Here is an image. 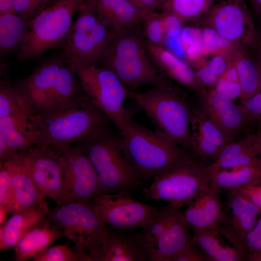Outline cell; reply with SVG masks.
Instances as JSON below:
<instances>
[{"label": "cell", "instance_id": "cell-1", "mask_svg": "<svg viewBox=\"0 0 261 261\" xmlns=\"http://www.w3.org/2000/svg\"><path fill=\"white\" fill-rule=\"evenodd\" d=\"M31 121L40 133L38 144L58 149L106 132L111 121L85 93L50 114L36 115Z\"/></svg>", "mask_w": 261, "mask_h": 261}, {"label": "cell", "instance_id": "cell-2", "mask_svg": "<svg viewBox=\"0 0 261 261\" xmlns=\"http://www.w3.org/2000/svg\"><path fill=\"white\" fill-rule=\"evenodd\" d=\"M128 98L144 111L158 134L188 152H193L192 110L169 83L143 92L129 90Z\"/></svg>", "mask_w": 261, "mask_h": 261}, {"label": "cell", "instance_id": "cell-3", "mask_svg": "<svg viewBox=\"0 0 261 261\" xmlns=\"http://www.w3.org/2000/svg\"><path fill=\"white\" fill-rule=\"evenodd\" d=\"M116 127L125 153L142 179L154 177L190 156L182 147L138 124L132 117Z\"/></svg>", "mask_w": 261, "mask_h": 261}, {"label": "cell", "instance_id": "cell-4", "mask_svg": "<svg viewBox=\"0 0 261 261\" xmlns=\"http://www.w3.org/2000/svg\"><path fill=\"white\" fill-rule=\"evenodd\" d=\"M133 29L116 32L100 62L102 67L112 71L130 91L168 84L153 65L145 41Z\"/></svg>", "mask_w": 261, "mask_h": 261}, {"label": "cell", "instance_id": "cell-5", "mask_svg": "<svg viewBox=\"0 0 261 261\" xmlns=\"http://www.w3.org/2000/svg\"><path fill=\"white\" fill-rule=\"evenodd\" d=\"M87 0H55L29 24L16 60L40 58L46 51L64 47L74 14Z\"/></svg>", "mask_w": 261, "mask_h": 261}, {"label": "cell", "instance_id": "cell-6", "mask_svg": "<svg viewBox=\"0 0 261 261\" xmlns=\"http://www.w3.org/2000/svg\"><path fill=\"white\" fill-rule=\"evenodd\" d=\"M77 145L97 173L101 193L129 191L141 182V178L125 153L120 138L107 131L80 142Z\"/></svg>", "mask_w": 261, "mask_h": 261}, {"label": "cell", "instance_id": "cell-7", "mask_svg": "<svg viewBox=\"0 0 261 261\" xmlns=\"http://www.w3.org/2000/svg\"><path fill=\"white\" fill-rule=\"evenodd\" d=\"M206 166L189 156L154 177L143 190L145 197L166 201L179 208L187 206L212 187Z\"/></svg>", "mask_w": 261, "mask_h": 261}, {"label": "cell", "instance_id": "cell-8", "mask_svg": "<svg viewBox=\"0 0 261 261\" xmlns=\"http://www.w3.org/2000/svg\"><path fill=\"white\" fill-rule=\"evenodd\" d=\"M116 34L95 12L83 4L61 56L71 66L98 65Z\"/></svg>", "mask_w": 261, "mask_h": 261}, {"label": "cell", "instance_id": "cell-9", "mask_svg": "<svg viewBox=\"0 0 261 261\" xmlns=\"http://www.w3.org/2000/svg\"><path fill=\"white\" fill-rule=\"evenodd\" d=\"M47 218L53 226L63 231L64 237L87 252L90 258L109 233L107 225L95 212L90 203L56 204Z\"/></svg>", "mask_w": 261, "mask_h": 261}, {"label": "cell", "instance_id": "cell-10", "mask_svg": "<svg viewBox=\"0 0 261 261\" xmlns=\"http://www.w3.org/2000/svg\"><path fill=\"white\" fill-rule=\"evenodd\" d=\"M71 67L91 102L116 126L132 117L124 106L129 90L112 71L98 65Z\"/></svg>", "mask_w": 261, "mask_h": 261}, {"label": "cell", "instance_id": "cell-11", "mask_svg": "<svg viewBox=\"0 0 261 261\" xmlns=\"http://www.w3.org/2000/svg\"><path fill=\"white\" fill-rule=\"evenodd\" d=\"M90 203L107 226L124 231L136 227L144 228L155 219L161 210V208L134 199L127 190L98 194Z\"/></svg>", "mask_w": 261, "mask_h": 261}, {"label": "cell", "instance_id": "cell-12", "mask_svg": "<svg viewBox=\"0 0 261 261\" xmlns=\"http://www.w3.org/2000/svg\"><path fill=\"white\" fill-rule=\"evenodd\" d=\"M57 150L61 156L63 176L56 204L90 203L101 192L97 173L89 160L78 145Z\"/></svg>", "mask_w": 261, "mask_h": 261}, {"label": "cell", "instance_id": "cell-13", "mask_svg": "<svg viewBox=\"0 0 261 261\" xmlns=\"http://www.w3.org/2000/svg\"><path fill=\"white\" fill-rule=\"evenodd\" d=\"M204 21L207 27L242 48L259 44L246 0H224L209 9Z\"/></svg>", "mask_w": 261, "mask_h": 261}, {"label": "cell", "instance_id": "cell-14", "mask_svg": "<svg viewBox=\"0 0 261 261\" xmlns=\"http://www.w3.org/2000/svg\"><path fill=\"white\" fill-rule=\"evenodd\" d=\"M25 152V161L37 188L57 203L63 176L60 152L56 149L39 144Z\"/></svg>", "mask_w": 261, "mask_h": 261}, {"label": "cell", "instance_id": "cell-15", "mask_svg": "<svg viewBox=\"0 0 261 261\" xmlns=\"http://www.w3.org/2000/svg\"><path fill=\"white\" fill-rule=\"evenodd\" d=\"M224 190L227 194L228 212H224L225 216L218 232L244 256L246 236L256 223L261 210L236 189Z\"/></svg>", "mask_w": 261, "mask_h": 261}, {"label": "cell", "instance_id": "cell-16", "mask_svg": "<svg viewBox=\"0 0 261 261\" xmlns=\"http://www.w3.org/2000/svg\"><path fill=\"white\" fill-rule=\"evenodd\" d=\"M201 111L232 141L234 134L245 125L249 116L243 107L214 89L202 95Z\"/></svg>", "mask_w": 261, "mask_h": 261}, {"label": "cell", "instance_id": "cell-17", "mask_svg": "<svg viewBox=\"0 0 261 261\" xmlns=\"http://www.w3.org/2000/svg\"><path fill=\"white\" fill-rule=\"evenodd\" d=\"M220 191L212 186L187 205L183 213L190 229L208 230L219 234L218 229L225 216Z\"/></svg>", "mask_w": 261, "mask_h": 261}, {"label": "cell", "instance_id": "cell-18", "mask_svg": "<svg viewBox=\"0 0 261 261\" xmlns=\"http://www.w3.org/2000/svg\"><path fill=\"white\" fill-rule=\"evenodd\" d=\"M3 162L6 164L10 173L14 201L13 213L36 207L46 201L47 197L39 191L31 178L24 153H19Z\"/></svg>", "mask_w": 261, "mask_h": 261}, {"label": "cell", "instance_id": "cell-19", "mask_svg": "<svg viewBox=\"0 0 261 261\" xmlns=\"http://www.w3.org/2000/svg\"><path fill=\"white\" fill-rule=\"evenodd\" d=\"M83 5L95 12L116 32L134 29L143 23L148 14L128 0H87Z\"/></svg>", "mask_w": 261, "mask_h": 261}, {"label": "cell", "instance_id": "cell-20", "mask_svg": "<svg viewBox=\"0 0 261 261\" xmlns=\"http://www.w3.org/2000/svg\"><path fill=\"white\" fill-rule=\"evenodd\" d=\"M190 228L180 208L173 206L169 221L148 256L150 261H171L172 258L193 241Z\"/></svg>", "mask_w": 261, "mask_h": 261}, {"label": "cell", "instance_id": "cell-21", "mask_svg": "<svg viewBox=\"0 0 261 261\" xmlns=\"http://www.w3.org/2000/svg\"><path fill=\"white\" fill-rule=\"evenodd\" d=\"M148 54L153 62L168 76L201 95L204 92V85L196 72L185 62L163 45L145 41Z\"/></svg>", "mask_w": 261, "mask_h": 261}, {"label": "cell", "instance_id": "cell-22", "mask_svg": "<svg viewBox=\"0 0 261 261\" xmlns=\"http://www.w3.org/2000/svg\"><path fill=\"white\" fill-rule=\"evenodd\" d=\"M116 230L109 229L106 239L91 257L92 261H149L135 234Z\"/></svg>", "mask_w": 261, "mask_h": 261}, {"label": "cell", "instance_id": "cell-23", "mask_svg": "<svg viewBox=\"0 0 261 261\" xmlns=\"http://www.w3.org/2000/svg\"><path fill=\"white\" fill-rule=\"evenodd\" d=\"M49 211V203L45 201L36 207L11 214L0 226V250L13 248L29 231L46 218Z\"/></svg>", "mask_w": 261, "mask_h": 261}, {"label": "cell", "instance_id": "cell-24", "mask_svg": "<svg viewBox=\"0 0 261 261\" xmlns=\"http://www.w3.org/2000/svg\"><path fill=\"white\" fill-rule=\"evenodd\" d=\"M64 236L62 231L53 226L47 217L29 231L13 247L15 261L33 259Z\"/></svg>", "mask_w": 261, "mask_h": 261}, {"label": "cell", "instance_id": "cell-25", "mask_svg": "<svg viewBox=\"0 0 261 261\" xmlns=\"http://www.w3.org/2000/svg\"><path fill=\"white\" fill-rule=\"evenodd\" d=\"M0 137L14 151L25 152L39 143L40 133L30 120L10 116L0 117Z\"/></svg>", "mask_w": 261, "mask_h": 261}, {"label": "cell", "instance_id": "cell-26", "mask_svg": "<svg viewBox=\"0 0 261 261\" xmlns=\"http://www.w3.org/2000/svg\"><path fill=\"white\" fill-rule=\"evenodd\" d=\"M193 238L207 258L208 261H242L245 258L232 246L222 243L218 233L204 229H195Z\"/></svg>", "mask_w": 261, "mask_h": 261}, {"label": "cell", "instance_id": "cell-27", "mask_svg": "<svg viewBox=\"0 0 261 261\" xmlns=\"http://www.w3.org/2000/svg\"><path fill=\"white\" fill-rule=\"evenodd\" d=\"M29 23L14 13L0 15V59L18 51L26 36Z\"/></svg>", "mask_w": 261, "mask_h": 261}, {"label": "cell", "instance_id": "cell-28", "mask_svg": "<svg viewBox=\"0 0 261 261\" xmlns=\"http://www.w3.org/2000/svg\"><path fill=\"white\" fill-rule=\"evenodd\" d=\"M33 108L24 95L10 82L0 83V117L17 116L31 121L36 116Z\"/></svg>", "mask_w": 261, "mask_h": 261}, {"label": "cell", "instance_id": "cell-29", "mask_svg": "<svg viewBox=\"0 0 261 261\" xmlns=\"http://www.w3.org/2000/svg\"><path fill=\"white\" fill-rule=\"evenodd\" d=\"M235 65L241 87L240 98L244 102L261 91V70L256 60L249 58L240 50L234 56Z\"/></svg>", "mask_w": 261, "mask_h": 261}, {"label": "cell", "instance_id": "cell-30", "mask_svg": "<svg viewBox=\"0 0 261 261\" xmlns=\"http://www.w3.org/2000/svg\"><path fill=\"white\" fill-rule=\"evenodd\" d=\"M85 93L74 70L65 62L57 76L51 98L61 108L72 102Z\"/></svg>", "mask_w": 261, "mask_h": 261}, {"label": "cell", "instance_id": "cell-31", "mask_svg": "<svg viewBox=\"0 0 261 261\" xmlns=\"http://www.w3.org/2000/svg\"><path fill=\"white\" fill-rule=\"evenodd\" d=\"M261 179L259 166H246L217 172L211 179V186L220 189H235Z\"/></svg>", "mask_w": 261, "mask_h": 261}, {"label": "cell", "instance_id": "cell-32", "mask_svg": "<svg viewBox=\"0 0 261 261\" xmlns=\"http://www.w3.org/2000/svg\"><path fill=\"white\" fill-rule=\"evenodd\" d=\"M65 62L61 56L46 60L40 63L30 75L17 84L42 89L51 98L57 76Z\"/></svg>", "mask_w": 261, "mask_h": 261}, {"label": "cell", "instance_id": "cell-33", "mask_svg": "<svg viewBox=\"0 0 261 261\" xmlns=\"http://www.w3.org/2000/svg\"><path fill=\"white\" fill-rule=\"evenodd\" d=\"M214 0H167L161 6L163 13L174 14L183 22L200 17L210 8Z\"/></svg>", "mask_w": 261, "mask_h": 261}, {"label": "cell", "instance_id": "cell-34", "mask_svg": "<svg viewBox=\"0 0 261 261\" xmlns=\"http://www.w3.org/2000/svg\"><path fill=\"white\" fill-rule=\"evenodd\" d=\"M190 127L191 131L199 133L221 150L228 144L232 142L225 133L201 111H191Z\"/></svg>", "mask_w": 261, "mask_h": 261}, {"label": "cell", "instance_id": "cell-35", "mask_svg": "<svg viewBox=\"0 0 261 261\" xmlns=\"http://www.w3.org/2000/svg\"><path fill=\"white\" fill-rule=\"evenodd\" d=\"M203 56L222 55L233 59L235 55L243 49L219 34L213 29L206 26L203 29Z\"/></svg>", "mask_w": 261, "mask_h": 261}, {"label": "cell", "instance_id": "cell-36", "mask_svg": "<svg viewBox=\"0 0 261 261\" xmlns=\"http://www.w3.org/2000/svg\"><path fill=\"white\" fill-rule=\"evenodd\" d=\"M184 47L186 58L191 62L196 63L198 70L204 65L201 59L203 44V29L193 27H184L180 36Z\"/></svg>", "mask_w": 261, "mask_h": 261}, {"label": "cell", "instance_id": "cell-37", "mask_svg": "<svg viewBox=\"0 0 261 261\" xmlns=\"http://www.w3.org/2000/svg\"><path fill=\"white\" fill-rule=\"evenodd\" d=\"M33 261H92L88 254L76 246H52L32 259Z\"/></svg>", "mask_w": 261, "mask_h": 261}, {"label": "cell", "instance_id": "cell-38", "mask_svg": "<svg viewBox=\"0 0 261 261\" xmlns=\"http://www.w3.org/2000/svg\"><path fill=\"white\" fill-rule=\"evenodd\" d=\"M15 87L26 98L37 115L50 114L60 108L47 92L42 89L17 84Z\"/></svg>", "mask_w": 261, "mask_h": 261}, {"label": "cell", "instance_id": "cell-39", "mask_svg": "<svg viewBox=\"0 0 261 261\" xmlns=\"http://www.w3.org/2000/svg\"><path fill=\"white\" fill-rule=\"evenodd\" d=\"M143 24L147 41L155 44L163 45L166 36L162 14L156 11L148 13Z\"/></svg>", "mask_w": 261, "mask_h": 261}, {"label": "cell", "instance_id": "cell-40", "mask_svg": "<svg viewBox=\"0 0 261 261\" xmlns=\"http://www.w3.org/2000/svg\"><path fill=\"white\" fill-rule=\"evenodd\" d=\"M243 254L245 260L261 261V216L246 236Z\"/></svg>", "mask_w": 261, "mask_h": 261}, {"label": "cell", "instance_id": "cell-41", "mask_svg": "<svg viewBox=\"0 0 261 261\" xmlns=\"http://www.w3.org/2000/svg\"><path fill=\"white\" fill-rule=\"evenodd\" d=\"M255 140L251 146L221 163L218 167V172L222 170H230L246 166H260L261 159L258 155Z\"/></svg>", "mask_w": 261, "mask_h": 261}, {"label": "cell", "instance_id": "cell-42", "mask_svg": "<svg viewBox=\"0 0 261 261\" xmlns=\"http://www.w3.org/2000/svg\"><path fill=\"white\" fill-rule=\"evenodd\" d=\"M0 205L5 206L12 214L14 201L10 183V173L4 162L0 163Z\"/></svg>", "mask_w": 261, "mask_h": 261}, {"label": "cell", "instance_id": "cell-43", "mask_svg": "<svg viewBox=\"0 0 261 261\" xmlns=\"http://www.w3.org/2000/svg\"><path fill=\"white\" fill-rule=\"evenodd\" d=\"M193 152L204 158L212 159L215 160L221 150L216 145L199 133L192 131Z\"/></svg>", "mask_w": 261, "mask_h": 261}, {"label": "cell", "instance_id": "cell-44", "mask_svg": "<svg viewBox=\"0 0 261 261\" xmlns=\"http://www.w3.org/2000/svg\"><path fill=\"white\" fill-rule=\"evenodd\" d=\"M14 13L30 23L41 12L35 0H14Z\"/></svg>", "mask_w": 261, "mask_h": 261}, {"label": "cell", "instance_id": "cell-45", "mask_svg": "<svg viewBox=\"0 0 261 261\" xmlns=\"http://www.w3.org/2000/svg\"><path fill=\"white\" fill-rule=\"evenodd\" d=\"M171 261H208L207 258L193 241L192 243L175 254Z\"/></svg>", "mask_w": 261, "mask_h": 261}, {"label": "cell", "instance_id": "cell-46", "mask_svg": "<svg viewBox=\"0 0 261 261\" xmlns=\"http://www.w3.org/2000/svg\"><path fill=\"white\" fill-rule=\"evenodd\" d=\"M235 189L261 210V179Z\"/></svg>", "mask_w": 261, "mask_h": 261}, {"label": "cell", "instance_id": "cell-47", "mask_svg": "<svg viewBox=\"0 0 261 261\" xmlns=\"http://www.w3.org/2000/svg\"><path fill=\"white\" fill-rule=\"evenodd\" d=\"M166 39H175L180 37L184 27L183 21L177 16L170 14L162 13Z\"/></svg>", "mask_w": 261, "mask_h": 261}, {"label": "cell", "instance_id": "cell-48", "mask_svg": "<svg viewBox=\"0 0 261 261\" xmlns=\"http://www.w3.org/2000/svg\"><path fill=\"white\" fill-rule=\"evenodd\" d=\"M214 89L231 100L235 99L241 95V87L239 82L219 79L215 85Z\"/></svg>", "mask_w": 261, "mask_h": 261}, {"label": "cell", "instance_id": "cell-49", "mask_svg": "<svg viewBox=\"0 0 261 261\" xmlns=\"http://www.w3.org/2000/svg\"><path fill=\"white\" fill-rule=\"evenodd\" d=\"M242 106L250 118L261 123V91L242 102Z\"/></svg>", "mask_w": 261, "mask_h": 261}, {"label": "cell", "instance_id": "cell-50", "mask_svg": "<svg viewBox=\"0 0 261 261\" xmlns=\"http://www.w3.org/2000/svg\"><path fill=\"white\" fill-rule=\"evenodd\" d=\"M232 60L229 58L222 55H215L206 64L205 66L219 78Z\"/></svg>", "mask_w": 261, "mask_h": 261}, {"label": "cell", "instance_id": "cell-51", "mask_svg": "<svg viewBox=\"0 0 261 261\" xmlns=\"http://www.w3.org/2000/svg\"><path fill=\"white\" fill-rule=\"evenodd\" d=\"M139 10L148 13L156 11L160 7L157 0H128Z\"/></svg>", "mask_w": 261, "mask_h": 261}, {"label": "cell", "instance_id": "cell-52", "mask_svg": "<svg viewBox=\"0 0 261 261\" xmlns=\"http://www.w3.org/2000/svg\"><path fill=\"white\" fill-rule=\"evenodd\" d=\"M219 79L239 82L238 72L233 60Z\"/></svg>", "mask_w": 261, "mask_h": 261}, {"label": "cell", "instance_id": "cell-53", "mask_svg": "<svg viewBox=\"0 0 261 261\" xmlns=\"http://www.w3.org/2000/svg\"><path fill=\"white\" fill-rule=\"evenodd\" d=\"M14 13V0H0V15Z\"/></svg>", "mask_w": 261, "mask_h": 261}, {"label": "cell", "instance_id": "cell-54", "mask_svg": "<svg viewBox=\"0 0 261 261\" xmlns=\"http://www.w3.org/2000/svg\"><path fill=\"white\" fill-rule=\"evenodd\" d=\"M9 214H10L9 209L4 206L0 205V226L5 223Z\"/></svg>", "mask_w": 261, "mask_h": 261}, {"label": "cell", "instance_id": "cell-55", "mask_svg": "<svg viewBox=\"0 0 261 261\" xmlns=\"http://www.w3.org/2000/svg\"><path fill=\"white\" fill-rule=\"evenodd\" d=\"M255 12L261 17V0H248Z\"/></svg>", "mask_w": 261, "mask_h": 261}, {"label": "cell", "instance_id": "cell-56", "mask_svg": "<svg viewBox=\"0 0 261 261\" xmlns=\"http://www.w3.org/2000/svg\"><path fill=\"white\" fill-rule=\"evenodd\" d=\"M256 144L257 145L258 155L261 159V135L256 136Z\"/></svg>", "mask_w": 261, "mask_h": 261}, {"label": "cell", "instance_id": "cell-57", "mask_svg": "<svg viewBox=\"0 0 261 261\" xmlns=\"http://www.w3.org/2000/svg\"><path fill=\"white\" fill-rule=\"evenodd\" d=\"M256 61L261 70V50L259 52L257 55Z\"/></svg>", "mask_w": 261, "mask_h": 261}, {"label": "cell", "instance_id": "cell-58", "mask_svg": "<svg viewBox=\"0 0 261 261\" xmlns=\"http://www.w3.org/2000/svg\"><path fill=\"white\" fill-rule=\"evenodd\" d=\"M167 0H157V2L160 6V7H161V6Z\"/></svg>", "mask_w": 261, "mask_h": 261}, {"label": "cell", "instance_id": "cell-59", "mask_svg": "<svg viewBox=\"0 0 261 261\" xmlns=\"http://www.w3.org/2000/svg\"><path fill=\"white\" fill-rule=\"evenodd\" d=\"M260 166L261 168V161H260Z\"/></svg>", "mask_w": 261, "mask_h": 261}]
</instances>
